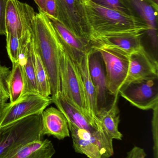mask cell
<instances>
[{
    "instance_id": "cell-8",
    "label": "cell",
    "mask_w": 158,
    "mask_h": 158,
    "mask_svg": "<svg viewBox=\"0 0 158 158\" xmlns=\"http://www.w3.org/2000/svg\"><path fill=\"white\" fill-rule=\"evenodd\" d=\"M52 103L51 97L34 94L24 95L13 104L6 103L0 114V129L26 117L42 113Z\"/></svg>"
},
{
    "instance_id": "cell-20",
    "label": "cell",
    "mask_w": 158,
    "mask_h": 158,
    "mask_svg": "<svg viewBox=\"0 0 158 158\" xmlns=\"http://www.w3.org/2000/svg\"><path fill=\"white\" fill-rule=\"evenodd\" d=\"M134 8L136 10L144 22L148 27V32L152 44L157 46V14L154 7L145 0H130Z\"/></svg>"
},
{
    "instance_id": "cell-12",
    "label": "cell",
    "mask_w": 158,
    "mask_h": 158,
    "mask_svg": "<svg viewBox=\"0 0 158 158\" xmlns=\"http://www.w3.org/2000/svg\"><path fill=\"white\" fill-rule=\"evenodd\" d=\"M98 52L91 50L89 57V66L92 81L94 85L97 99V112L108 106V94L105 72Z\"/></svg>"
},
{
    "instance_id": "cell-2",
    "label": "cell",
    "mask_w": 158,
    "mask_h": 158,
    "mask_svg": "<svg viewBox=\"0 0 158 158\" xmlns=\"http://www.w3.org/2000/svg\"><path fill=\"white\" fill-rule=\"evenodd\" d=\"M87 15L92 39L100 35L127 32H143L148 30L145 22L133 16L103 7L92 2L87 4Z\"/></svg>"
},
{
    "instance_id": "cell-17",
    "label": "cell",
    "mask_w": 158,
    "mask_h": 158,
    "mask_svg": "<svg viewBox=\"0 0 158 158\" xmlns=\"http://www.w3.org/2000/svg\"><path fill=\"white\" fill-rule=\"evenodd\" d=\"M55 153L52 141L42 139L21 146L4 158H52Z\"/></svg>"
},
{
    "instance_id": "cell-28",
    "label": "cell",
    "mask_w": 158,
    "mask_h": 158,
    "mask_svg": "<svg viewBox=\"0 0 158 158\" xmlns=\"http://www.w3.org/2000/svg\"><path fill=\"white\" fill-rule=\"evenodd\" d=\"M8 0H0V35H6V13Z\"/></svg>"
},
{
    "instance_id": "cell-4",
    "label": "cell",
    "mask_w": 158,
    "mask_h": 158,
    "mask_svg": "<svg viewBox=\"0 0 158 158\" xmlns=\"http://www.w3.org/2000/svg\"><path fill=\"white\" fill-rule=\"evenodd\" d=\"M60 94L68 101L84 114L91 123L87 114L86 100L82 79L78 66L70 59L61 45L59 52Z\"/></svg>"
},
{
    "instance_id": "cell-21",
    "label": "cell",
    "mask_w": 158,
    "mask_h": 158,
    "mask_svg": "<svg viewBox=\"0 0 158 158\" xmlns=\"http://www.w3.org/2000/svg\"><path fill=\"white\" fill-rule=\"evenodd\" d=\"M9 99L11 104L19 100L23 94L24 81L22 66L20 62L12 64L8 81Z\"/></svg>"
},
{
    "instance_id": "cell-30",
    "label": "cell",
    "mask_w": 158,
    "mask_h": 158,
    "mask_svg": "<svg viewBox=\"0 0 158 158\" xmlns=\"http://www.w3.org/2000/svg\"><path fill=\"white\" fill-rule=\"evenodd\" d=\"M146 153L143 148L135 146L127 153L125 158H146Z\"/></svg>"
},
{
    "instance_id": "cell-13",
    "label": "cell",
    "mask_w": 158,
    "mask_h": 158,
    "mask_svg": "<svg viewBox=\"0 0 158 158\" xmlns=\"http://www.w3.org/2000/svg\"><path fill=\"white\" fill-rule=\"evenodd\" d=\"M143 32H127L100 35L92 38L91 45L115 46L130 54L143 47L141 36Z\"/></svg>"
},
{
    "instance_id": "cell-27",
    "label": "cell",
    "mask_w": 158,
    "mask_h": 158,
    "mask_svg": "<svg viewBox=\"0 0 158 158\" xmlns=\"http://www.w3.org/2000/svg\"><path fill=\"white\" fill-rule=\"evenodd\" d=\"M158 105L153 109L152 120V131L153 139L154 158H158Z\"/></svg>"
},
{
    "instance_id": "cell-11",
    "label": "cell",
    "mask_w": 158,
    "mask_h": 158,
    "mask_svg": "<svg viewBox=\"0 0 158 158\" xmlns=\"http://www.w3.org/2000/svg\"><path fill=\"white\" fill-rule=\"evenodd\" d=\"M156 77H158L157 61L144 46L130 55L129 71L123 84L135 80Z\"/></svg>"
},
{
    "instance_id": "cell-31",
    "label": "cell",
    "mask_w": 158,
    "mask_h": 158,
    "mask_svg": "<svg viewBox=\"0 0 158 158\" xmlns=\"http://www.w3.org/2000/svg\"><path fill=\"white\" fill-rule=\"evenodd\" d=\"M39 7V10L43 13H45V0H34Z\"/></svg>"
},
{
    "instance_id": "cell-22",
    "label": "cell",
    "mask_w": 158,
    "mask_h": 158,
    "mask_svg": "<svg viewBox=\"0 0 158 158\" xmlns=\"http://www.w3.org/2000/svg\"><path fill=\"white\" fill-rule=\"evenodd\" d=\"M6 34H11L20 39L22 24L16 0H8L6 13Z\"/></svg>"
},
{
    "instance_id": "cell-32",
    "label": "cell",
    "mask_w": 158,
    "mask_h": 158,
    "mask_svg": "<svg viewBox=\"0 0 158 158\" xmlns=\"http://www.w3.org/2000/svg\"><path fill=\"white\" fill-rule=\"evenodd\" d=\"M6 103H4V102H0V114L2 112V110L3 109L4 107L5 106Z\"/></svg>"
},
{
    "instance_id": "cell-15",
    "label": "cell",
    "mask_w": 158,
    "mask_h": 158,
    "mask_svg": "<svg viewBox=\"0 0 158 158\" xmlns=\"http://www.w3.org/2000/svg\"><path fill=\"white\" fill-rule=\"evenodd\" d=\"M90 52L85 55L81 63L78 67L83 83L88 117L94 125L96 127H100L101 126V124L96 117L97 112L96 92L92 81L89 69V57Z\"/></svg>"
},
{
    "instance_id": "cell-9",
    "label": "cell",
    "mask_w": 158,
    "mask_h": 158,
    "mask_svg": "<svg viewBox=\"0 0 158 158\" xmlns=\"http://www.w3.org/2000/svg\"><path fill=\"white\" fill-rule=\"evenodd\" d=\"M119 94L140 109L153 110L158 105V77L124 84L120 89Z\"/></svg>"
},
{
    "instance_id": "cell-10",
    "label": "cell",
    "mask_w": 158,
    "mask_h": 158,
    "mask_svg": "<svg viewBox=\"0 0 158 158\" xmlns=\"http://www.w3.org/2000/svg\"><path fill=\"white\" fill-rule=\"evenodd\" d=\"M45 15L65 52L79 66L85 55L91 51V44L74 35L57 19Z\"/></svg>"
},
{
    "instance_id": "cell-25",
    "label": "cell",
    "mask_w": 158,
    "mask_h": 158,
    "mask_svg": "<svg viewBox=\"0 0 158 158\" xmlns=\"http://www.w3.org/2000/svg\"><path fill=\"white\" fill-rule=\"evenodd\" d=\"M10 70L5 66L0 64V102L6 103L9 99L8 81Z\"/></svg>"
},
{
    "instance_id": "cell-5",
    "label": "cell",
    "mask_w": 158,
    "mask_h": 158,
    "mask_svg": "<svg viewBox=\"0 0 158 158\" xmlns=\"http://www.w3.org/2000/svg\"><path fill=\"white\" fill-rule=\"evenodd\" d=\"M68 123L75 152L88 158H109L114 155L113 140L103 128L90 131Z\"/></svg>"
},
{
    "instance_id": "cell-26",
    "label": "cell",
    "mask_w": 158,
    "mask_h": 158,
    "mask_svg": "<svg viewBox=\"0 0 158 158\" xmlns=\"http://www.w3.org/2000/svg\"><path fill=\"white\" fill-rule=\"evenodd\" d=\"M90 1L103 7L114 9L125 15L133 16L130 9L121 0H90Z\"/></svg>"
},
{
    "instance_id": "cell-3",
    "label": "cell",
    "mask_w": 158,
    "mask_h": 158,
    "mask_svg": "<svg viewBox=\"0 0 158 158\" xmlns=\"http://www.w3.org/2000/svg\"><path fill=\"white\" fill-rule=\"evenodd\" d=\"M42 113L19 120L0 129V158H4L21 146L43 139Z\"/></svg>"
},
{
    "instance_id": "cell-14",
    "label": "cell",
    "mask_w": 158,
    "mask_h": 158,
    "mask_svg": "<svg viewBox=\"0 0 158 158\" xmlns=\"http://www.w3.org/2000/svg\"><path fill=\"white\" fill-rule=\"evenodd\" d=\"M41 134L62 140L70 136L67 120L59 110L54 107L45 109L42 113Z\"/></svg>"
},
{
    "instance_id": "cell-6",
    "label": "cell",
    "mask_w": 158,
    "mask_h": 158,
    "mask_svg": "<svg viewBox=\"0 0 158 158\" xmlns=\"http://www.w3.org/2000/svg\"><path fill=\"white\" fill-rule=\"evenodd\" d=\"M91 50L98 52L104 62L109 94L114 96L118 95L128 75L130 54L117 47L107 45H91Z\"/></svg>"
},
{
    "instance_id": "cell-18",
    "label": "cell",
    "mask_w": 158,
    "mask_h": 158,
    "mask_svg": "<svg viewBox=\"0 0 158 158\" xmlns=\"http://www.w3.org/2000/svg\"><path fill=\"white\" fill-rule=\"evenodd\" d=\"M51 98L52 103H54L57 108L64 114L68 123H72L79 128L90 131L103 128L96 129L84 114L68 101L61 94L56 97Z\"/></svg>"
},
{
    "instance_id": "cell-19",
    "label": "cell",
    "mask_w": 158,
    "mask_h": 158,
    "mask_svg": "<svg viewBox=\"0 0 158 158\" xmlns=\"http://www.w3.org/2000/svg\"><path fill=\"white\" fill-rule=\"evenodd\" d=\"M20 62L24 81L22 97L28 94H38L35 78L34 37L26 45L24 52L21 54Z\"/></svg>"
},
{
    "instance_id": "cell-7",
    "label": "cell",
    "mask_w": 158,
    "mask_h": 158,
    "mask_svg": "<svg viewBox=\"0 0 158 158\" xmlns=\"http://www.w3.org/2000/svg\"><path fill=\"white\" fill-rule=\"evenodd\" d=\"M57 19L77 37L91 44L92 32L87 18L88 0H55Z\"/></svg>"
},
{
    "instance_id": "cell-1",
    "label": "cell",
    "mask_w": 158,
    "mask_h": 158,
    "mask_svg": "<svg viewBox=\"0 0 158 158\" xmlns=\"http://www.w3.org/2000/svg\"><path fill=\"white\" fill-rule=\"evenodd\" d=\"M34 44L48 75L51 97H56L61 92L59 52L61 44L45 14L40 10L35 15Z\"/></svg>"
},
{
    "instance_id": "cell-29",
    "label": "cell",
    "mask_w": 158,
    "mask_h": 158,
    "mask_svg": "<svg viewBox=\"0 0 158 158\" xmlns=\"http://www.w3.org/2000/svg\"><path fill=\"white\" fill-rule=\"evenodd\" d=\"M44 14L57 19L56 5L55 0H45Z\"/></svg>"
},
{
    "instance_id": "cell-23",
    "label": "cell",
    "mask_w": 158,
    "mask_h": 158,
    "mask_svg": "<svg viewBox=\"0 0 158 158\" xmlns=\"http://www.w3.org/2000/svg\"><path fill=\"white\" fill-rule=\"evenodd\" d=\"M35 78L38 94L45 98H50L51 87L47 72L34 44Z\"/></svg>"
},
{
    "instance_id": "cell-24",
    "label": "cell",
    "mask_w": 158,
    "mask_h": 158,
    "mask_svg": "<svg viewBox=\"0 0 158 158\" xmlns=\"http://www.w3.org/2000/svg\"><path fill=\"white\" fill-rule=\"evenodd\" d=\"M6 49L7 55L12 64L20 62L21 57L19 40L18 37L6 33Z\"/></svg>"
},
{
    "instance_id": "cell-16",
    "label": "cell",
    "mask_w": 158,
    "mask_h": 158,
    "mask_svg": "<svg viewBox=\"0 0 158 158\" xmlns=\"http://www.w3.org/2000/svg\"><path fill=\"white\" fill-rule=\"evenodd\" d=\"M119 95L114 96L110 106L96 112V117L101 123L104 131L111 139L121 141L123 135L119 130V110L118 107Z\"/></svg>"
}]
</instances>
